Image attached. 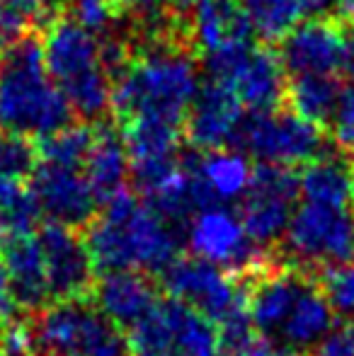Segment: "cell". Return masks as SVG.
I'll use <instances>...</instances> for the list:
<instances>
[{
	"label": "cell",
	"instance_id": "30",
	"mask_svg": "<svg viewBox=\"0 0 354 356\" xmlns=\"http://www.w3.org/2000/svg\"><path fill=\"white\" fill-rule=\"evenodd\" d=\"M42 17V0H0V34L8 44L29 37V29Z\"/></svg>",
	"mask_w": 354,
	"mask_h": 356
},
{
	"label": "cell",
	"instance_id": "13",
	"mask_svg": "<svg viewBox=\"0 0 354 356\" xmlns=\"http://www.w3.org/2000/svg\"><path fill=\"white\" fill-rule=\"evenodd\" d=\"M34 199L39 211L51 216V223H61L66 228H86L97 218V204L86 172L81 168H61V165L42 163L32 175Z\"/></svg>",
	"mask_w": 354,
	"mask_h": 356
},
{
	"label": "cell",
	"instance_id": "23",
	"mask_svg": "<svg viewBox=\"0 0 354 356\" xmlns=\"http://www.w3.org/2000/svg\"><path fill=\"white\" fill-rule=\"evenodd\" d=\"M192 172L202 179V184L209 189L216 204L236 202L243 199L250 187L252 170L250 163L238 150H211L207 155H192L184 158Z\"/></svg>",
	"mask_w": 354,
	"mask_h": 356
},
{
	"label": "cell",
	"instance_id": "4",
	"mask_svg": "<svg viewBox=\"0 0 354 356\" xmlns=\"http://www.w3.org/2000/svg\"><path fill=\"white\" fill-rule=\"evenodd\" d=\"M44 63L73 114L97 122L112 107L114 73L104 44L71 17H56L42 42Z\"/></svg>",
	"mask_w": 354,
	"mask_h": 356
},
{
	"label": "cell",
	"instance_id": "42",
	"mask_svg": "<svg viewBox=\"0 0 354 356\" xmlns=\"http://www.w3.org/2000/svg\"><path fill=\"white\" fill-rule=\"evenodd\" d=\"M274 356H301L298 352H293V349H282V352H277Z\"/></svg>",
	"mask_w": 354,
	"mask_h": 356
},
{
	"label": "cell",
	"instance_id": "14",
	"mask_svg": "<svg viewBox=\"0 0 354 356\" xmlns=\"http://www.w3.org/2000/svg\"><path fill=\"white\" fill-rule=\"evenodd\" d=\"M39 248L47 262L51 296L58 300H88L92 291L95 264L86 240L78 230L61 223H44L39 228Z\"/></svg>",
	"mask_w": 354,
	"mask_h": 356
},
{
	"label": "cell",
	"instance_id": "21",
	"mask_svg": "<svg viewBox=\"0 0 354 356\" xmlns=\"http://www.w3.org/2000/svg\"><path fill=\"white\" fill-rule=\"evenodd\" d=\"M337 0H241L252 34L265 42H284L311 19L325 17Z\"/></svg>",
	"mask_w": 354,
	"mask_h": 356
},
{
	"label": "cell",
	"instance_id": "28",
	"mask_svg": "<svg viewBox=\"0 0 354 356\" xmlns=\"http://www.w3.org/2000/svg\"><path fill=\"white\" fill-rule=\"evenodd\" d=\"M42 211L32 189L22 182L0 179V238H22L32 235Z\"/></svg>",
	"mask_w": 354,
	"mask_h": 356
},
{
	"label": "cell",
	"instance_id": "36",
	"mask_svg": "<svg viewBox=\"0 0 354 356\" xmlns=\"http://www.w3.org/2000/svg\"><path fill=\"white\" fill-rule=\"evenodd\" d=\"M311 356H354V325H337L313 347Z\"/></svg>",
	"mask_w": 354,
	"mask_h": 356
},
{
	"label": "cell",
	"instance_id": "45",
	"mask_svg": "<svg viewBox=\"0 0 354 356\" xmlns=\"http://www.w3.org/2000/svg\"><path fill=\"white\" fill-rule=\"evenodd\" d=\"M352 175H354V168H352Z\"/></svg>",
	"mask_w": 354,
	"mask_h": 356
},
{
	"label": "cell",
	"instance_id": "8",
	"mask_svg": "<svg viewBox=\"0 0 354 356\" xmlns=\"http://www.w3.org/2000/svg\"><path fill=\"white\" fill-rule=\"evenodd\" d=\"M209 80L223 85L250 112H274L287 97V78L277 54L241 47L204 58Z\"/></svg>",
	"mask_w": 354,
	"mask_h": 356
},
{
	"label": "cell",
	"instance_id": "15",
	"mask_svg": "<svg viewBox=\"0 0 354 356\" xmlns=\"http://www.w3.org/2000/svg\"><path fill=\"white\" fill-rule=\"evenodd\" d=\"M124 145L129 153V170L143 194H151L179 170L177 127L156 122H134L124 127Z\"/></svg>",
	"mask_w": 354,
	"mask_h": 356
},
{
	"label": "cell",
	"instance_id": "32",
	"mask_svg": "<svg viewBox=\"0 0 354 356\" xmlns=\"http://www.w3.org/2000/svg\"><path fill=\"white\" fill-rule=\"evenodd\" d=\"M68 13L76 24L88 29L95 37H109L114 19L119 15V8L112 0H71Z\"/></svg>",
	"mask_w": 354,
	"mask_h": 356
},
{
	"label": "cell",
	"instance_id": "7",
	"mask_svg": "<svg viewBox=\"0 0 354 356\" xmlns=\"http://www.w3.org/2000/svg\"><path fill=\"white\" fill-rule=\"evenodd\" d=\"M289 257L301 267L335 269L354 262V211L303 204L284 235Z\"/></svg>",
	"mask_w": 354,
	"mask_h": 356
},
{
	"label": "cell",
	"instance_id": "10",
	"mask_svg": "<svg viewBox=\"0 0 354 356\" xmlns=\"http://www.w3.org/2000/svg\"><path fill=\"white\" fill-rule=\"evenodd\" d=\"M298 194H301V182L291 168L260 165L252 172L250 187L241 199L238 218L246 235L257 248H267L287 235Z\"/></svg>",
	"mask_w": 354,
	"mask_h": 356
},
{
	"label": "cell",
	"instance_id": "24",
	"mask_svg": "<svg viewBox=\"0 0 354 356\" xmlns=\"http://www.w3.org/2000/svg\"><path fill=\"white\" fill-rule=\"evenodd\" d=\"M332 327H335V310L321 286L311 282L289 313L279 339L289 344L287 349L298 352V349L316 347Z\"/></svg>",
	"mask_w": 354,
	"mask_h": 356
},
{
	"label": "cell",
	"instance_id": "22",
	"mask_svg": "<svg viewBox=\"0 0 354 356\" xmlns=\"http://www.w3.org/2000/svg\"><path fill=\"white\" fill-rule=\"evenodd\" d=\"M83 172L99 202L107 204L109 199L122 194L127 189L129 172H131L124 136H119V131H114L112 127H99L95 131L92 148L86 158Z\"/></svg>",
	"mask_w": 354,
	"mask_h": 356
},
{
	"label": "cell",
	"instance_id": "27",
	"mask_svg": "<svg viewBox=\"0 0 354 356\" xmlns=\"http://www.w3.org/2000/svg\"><path fill=\"white\" fill-rule=\"evenodd\" d=\"M342 92L345 88L332 75H298L287 85V99L291 112L316 127L330 124Z\"/></svg>",
	"mask_w": 354,
	"mask_h": 356
},
{
	"label": "cell",
	"instance_id": "5",
	"mask_svg": "<svg viewBox=\"0 0 354 356\" xmlns=\"http://www.w3.org/2000/svg\"><path fill=\"white\" fill-rule=\"evenodd\" d=\"M37 349L51 356H131L129 342L88 300H56L34 323Z\"/></svg>",
	"mask_w": 354,
	"mask_h": 356
},
{
	"label": "cell",
	"instance_id": "19",
	"mask_svg": "<svg viewBox=\"0 0 354 356\" xmlns=\"http://www.w3.org/2000/svg\"><path fill=\"white\" fill-rule=\"evenodd\" d=\"M95 308L114 325L129 327L141 323L148 313L158 305L156 284L141 272H112L104 274L92 286Z\"/></svg>",
	"mask_w": 354,
	"mask_h": 356
},
{
	"label": "cell",
	"instance_id": "12",
	"mask_svg": "<svg viewBox=\"0 0 354 356\" xmlns=\"http://www.w3.org/2000/svg\"><path fill=\"white\" fill-rule=\"evenodd\" d=\"M354 37L345 32L335 19H311V22L296 27L282 42V61L284 71L298 75H332L337 78L342 71L347 73Z\"/></svg>",
	"mask_w": 354,
	"mask_h": 356
},
{
	"label": "cell",
	"instance_id": "35",
	"mask_svg": "<svg viewBox=\"0 0 354 356\" xmlns=\"http://www.w3.org/2000/svg\"><path fill=\"white\" fill-rule=\"evenodd\" d=\"M330 127L335 143L345 148L347 153H354V88L342 92L340 104L330 119Z\"/></svg>",
	"mask_w": 354,
	"mask_h": 356
},
{
	"label": "cell",
	"instance_id": "43",
	"mask_svg": "<svg viewBox=\"0 0 354 356\" xmlns=\"http://www.w3.org/2000/svg\"><path fill=\"white\" fill-rule=\"evenodd\" d=\"M8 47H10V44H8V39H5L3 34H0V54H3V51H5V49H8Z\"/></svg>",
	"mask_w": 354,
	"mask_h": 356
},
{
	"label": "cell",
	"instance_id": "6",
	"mask_svg": "<svg viewBox=\"0 0 354 356\" xmlns=\"http://www.w3.org/2000/svg\"><path fill=\"white\" fill-rule=\"evenodd\" d=\"M233 148L262 165L293 168L325 158V134L293 112H248Z\"/></svg>",
	"mask_w": 354,
	"mask_h": 356
},
{
	"label": "cell",
	"instance_id": "34",
	"mask_svg": "<svg viewBox=\"0 0 354 356\" xmlns=\"http://www.w3.org/2000/svg\"><path fill=\"white\" fill-rule=\"evenodd\" d=\"M37 354V339L34 330L24 323H10L0 330V356H34Z\"/></svg>",
	"mask_w": 354,
	"mask_h": 356
},
{
	"label": "cell",
	"instance_id": "38",
	"mask_svg": "<svg viewBox=\"0 0 354 356\" xmlns=\"http://www.w3.org/2000/svg\"><path fill=\"white\" fill-rule=\"evenodd\" d=\"M114 5L122 10H131V13H141V15H151V13H158L163 5H168L170 0H112ZM172 3H179V0H172Z\"/></svg>",
	"mask_w": 354,
	"mask_h": 356
},
{
	"label": "cell",
	"instance_id": "26",
	"mask_svg": "<svg viewBox=\"0 0 354 356\" xmlns=\"http://www.w3.org/2000/svg\"><path fill=\"white\" fill-rule=\"evenodd\" d=\"M172 334L175 356H218L221 339L218 327L189 305L170 298L161 303Z\"/></svg>",
	"mask_w": 354,
	"mask_h": 356
},
{
	"label": "cell",
	"instance_id": "3",
	"mask_svg": "<svg viewBox=\"0 0 354 356\" xmlns=\"http://www.w3.org/2000/svg\"><path fill=\"white\" fill-rule=\"evenodd\" d=\"M73 112L44 63L42 42L24 37L0 54V134L17 138L54 136L71 127Z\"/></svg>",
	"mask_w": 354,
	"mask_h": 356
},
{
	"label": "cell",
	"instance_id": "20",
	"mask_svg": "<svg viewBox=\"0 0 354 356\" xmlns=\"http://www.w3.org/2000/svg\"><path fill=\"white\" fill-rule=\"evenodd\" d=\"M0 257L8 269L13 296L19 310H44L51 298L47 277V262L39 248V240L32 235L8 238L0 250Z\"/></svg>",
	"mask_w": 354,
	"mask_h": 356
},
{
	"label": "cell",
	"instance_id": "40",
	"mask_svg": "<svg viewBox=\"0 0 354 356\" xmlns=\"http://www.w3.org/2000/svg\"><path fill=\"white\" fill-rule=\"evenodd\" d=\"M71 5V0H42V8H44V15H58L61 10H66Z\"/></svg>",
	"mask_w": 354,
	"mask_h": 356
},
{
	"label": "cell",
	"instance_id": "11",
	"mask_svg": "<svg viewBox=\"0 0 354 356\" xmlns=\"http://www.w3.org/2000/svg\"><path fill=\"white\" fill-rule=\"evenodd\" d=\"M161 279L170 298L194 308L216 327L248 308L246 284H236L231 274L204 259H177L161 274Z\"/></svg>",
	"mask_w": 354,
	"mask_h": 356
},
{
	"label": "cell",
	"instance_id": "25",
	"mask_svg": "<svg viewBox=\"0 0 354 356\" xmlns=\"http://www.w3.org/2000/svg\"><path fill=\"white\" fill-rule=\"evenodd\" d=\"M298 182H301L303 204H316V207L328 209H350L354 199L352 168L335 155H325V158L306 165Z\"/></svg>",
	"mask_w": 354,
	"mask_h": 356
},
{
	"label": "cell",
	"instance_id": "1",
	"mask_svg": "<svg viewBox=\"0 0 354 356\" xmlns=\"http://www.w3.org/2000/svg\"><path fill=\"white\" fill-rule=\"evenodd\" d=\"M202 80L192 54L170 42H153L131 56L114 78L112 107L122 124L156 122L177 127L187 119Z\"/></svg>",
	"mask_w": 354,
	"mask_h": 356
},
{
	"label": "cell",
	"instance_id": "29",
	"mask_svg": "<svg viewBox=\"0 0 354 356\" xmlns=\"http://www.w3.org/2000/svg\"><path fill=\"white\" fill-rule=\"evenodd\" d=\"M95 131L88 127H71L61 129L54 136L39 141L37 155L42 158V163L49 165H61V168H83L86 158L92 148Z\"/></svg>",
	"mask_w": 354,
	"mask_h": 356
},
{
	"label": "cell",
	"instance_id": "37",
	"mask_svg": "<svg viewBox=\"0 0 354 356\" xmlns=\"http://www.w3.org/2000/svg\"><path fill=\"white\" fill-rule=\"evenodd\" d=\"M17 313H19V305L13 296L8 269H5V262H3V257H0V330L8 327L10 323H15Z\"/></svg>",
	"mask_w": 354,
	"mask_h": 356
},
{
	"label": "cell",
	"instance_id": "17",
	"mask_svg": "<svg viewBox=\"0 0 354 356\" xmlns=\"http://www.w3.org/2000/svg\"><path fill=\"white\" fill-rule=\"evenodd\" d=\"M243 119L246 112L236 95L223 85L207 80L199 88L197 99L184 119V127L192 145L211 153V150H226L228 145L236 143Z\"/></svg>",
	"mask_w": 354,
	"mask_h": 356
},
{
	"label": "cell",
	"instance_id": "31",
	"mask_svg": "<svg viewBox=\"0 0 354 356\" xmlns=\"http://www.w3.org/2000/svg\"><path fill=\"white\" fill-rule=\"evenodd\" d=\"M37 150L32 143L17 136L0 134V179L8 182H22L27 175H34Z\"/></svg>",
	"mask_w": 354,
	"mask_h": 356
},
{
	"label": "cell",
	"instance_id": "2",
	"mask_svg": "<svg viewBox=\"0 0 354 356\" xmlns=\"http://www.w3.org/2000/svg\"><path fill=\"white\" fill-rule=\"evenodd\" d=\"M97 272H166L177 262L179 235L148 204L124 189L88 225L86 240Z\"/></svg>",
	"mask_w": 354,
	"mask_h": 356
},
{
	"label": "cell",
	"instance_id": "44",
	"mask_svg": "<svg viewBox=\"0 0 354 356\" xmlns=\"http://www.w3.org/2000/svg\"><path fill=\"white\" fill-rule=\"evenodd\" d=\"M44 356H51V354H44Z\"/></svg>",
	"mask_w": 354,
	"mask_h": 356
},
{
	"label": "cell",
	"instance_id": "33",
	"mask_svg": "<svg viewBox=\"0 0 354 356\" xmlns=\"http://www.w3.org/2000/svg\"><path fill=\"white\" fill-rule=\"evenodd\" d=\"M321 289L335 313L354 318V262L328 269L321 279Z\"/></svg>",
	"mask_w": 354,
	"mask_h": 356
},
{
	"label": "cell",
	"instance_id": "41",
	"mask_svg": "<svg viewBox=\"0 0 354 356\" xmlns=\"http://www.w3.org/2000/svg\"><path fill=\"white\" fill-rule=\"evenodd\" d=\"M347 73L354 80V42H352V54H350V63H347Z\"/></svg>",
	"mask_w": 354,
	"mask_h": 356
},
{
	"label": "cell",
	"instance_id": "39",
	"mask_svg": "<svg viewBox=\"0 0 354 356\" xmlns=\"http://www.w3.org/2000/svg\"><path fill=\"white\" fill-rule=\"evenodd\" d=\"M272 342H269L267 337H262V334H255V337L250 339L248 344H243L241 349H236L231 356H274Z\"/></svg>",
	"mask_w": 354,
	"mask_h": 356
},
{
	"label": "cell",
	"instance_id": "9",
	"mask_svg": "<svg viewBox=\"0 0 354 356\" xmlns=\"http://www.w3.org/2000/svg\"><path fill=\"white\" fill-rule=\"evenodd\" d=\"M187 243L194 257L223 269L241 282H250L269 267L267 254L243 230V223L228 209H209L189 220Z\"/></svg>",
	"mask_w": 354,
	"mask_h": 356
},
{
	"label": "cell",
	"instance_id": "16",
	"mask_svg": "<svg viewBox=\"0 0 354 356\" xmlns=\"http://www.w3.org/2000/svg\"><path fill=\"white\" fill-rule=\"evenodd\" d=\"M311 282L298 267L282 264H269L255 279L243 282L248 286V313L255 332L267 339L279 337L291 308Z\"/></svg>",
	"mask_w": 354,
	"mask_h": 356
},
{
	"label": "cell",
	"instance_id": "18",
	"mask_svg": "<svg viewBox=\"0 0 354 356\" xmlns=\"http://www.w3.org/2000/svg\"><path fill=\"white\" fill-rule=\"evenodd\" d=\"M189 32L204 58L252 44V29L241 0H192Z\"/></svg>",
	"mask_w": 354,
	"mask_h": 356
}]
</instances>
